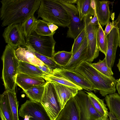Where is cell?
I'll return each instance as SVG.
<instances>
[{
  "mask_svg": "<svg viewBox=\"0 0 120 120\" xmlns=\"http://www.w3.org/2000/svg\"><path fill=\"white\" fill-rule=\"evenodd\" d=\"M53 35H40L34 31L26 38L27 47L39 54L52 58L55 54L56 43L53 38Z\"/></svg>",
  "mask_w": 120,
  "mask_h": 120,
  "instance_id": "cell-5",
  "label": "cell"
},
{
  "mask_svg": "<svg viewBox=\"0 0 120 120\" xmlns=\"http://www.w3.org/2000/svg\"><path fill=\"white\" fill-rule=\"evenodd\" d=\"M72 70L84 77L93 88L99 91L102 96L105 97L116 91L117 80L113 76L109 77L102 74L95 68L90 63L83 61Z\"/></svg>",
  "mask_w": 120,
  "mask_h": 120,
  "instance_id": "cell-2",
  "label": "cell"
},
{
  "mask_svg": "<svg viewBox=\"0 0 120 120\" xmlns=\"http://www.w3.org/2000/svg\"><path fill=\"white\" fill-rule=\"evenodd\" d=\"M54 85L58 101L61 110L67 102L74 97L80 90L75 88L52 82Z\"/></svg>",
  "mask_w": 120,
  "mask_h": 120,
  "instance_id": "cell-15",
  "label": "cell"
},
{
  "mask_svg": "<svg viewBox=\"0 0 120 120\" xmlns=\"http://www.w3.org/2000/svg\"><path fill=\"white\" fill-rule=\"evenodd\" d=\"M114 27L113 21L112 22H109L106 26L104 32L105 35L107 36L110 32Z\"/></svg>",
  "mask_w": 120,
  "mask_h": 120,
  "instance_id": "cell-36",
  "label": "cell"
},
{
  "mask_svg": "<svg viewBox=\"0 0 120 120\" xmlns=\"http://www.w3.org/2000/svg\"><path fill=\"white\" fill-rule=\"evenodd\" d=\"M15 52L19 61L27 62L36 66L45 64L31 51L25 48L19 47L15 50Z\"/></svg>",
  "mask_w": 120,
  "mask_h": 120,
  "instance_id": "cell-19",
  "label": "cell"
},
{
  "mask_svg": "<svg viewBox=\"0 0 120 120\" xmlns=\"http://www.w3.org/2000/svg\"><path fill=\"white\" fill-rule=\"evenodd\" d=\"M87 41L86 37L78 50L72 54V57L68 64L63 67L64 69L72 70L75 69L86 57Z\"/></svg>",
  "mask_w": 120,
  "mask_h": 120,
  "instance_id": "cell-17",
  "label": "cell"
},
{
  "mask_svg": "<svg viewBox=\"0 0 120 120\" xmlns=\"http://www.w3.org/2000/svg\"><path fill=\"white\" fill-rule=\"evenodd\" d=\"M19 115L25 120H51L40 102L30 100L21 105Z\"/></svg>",
  "mask_w": 120,
  "mask_h": 120,
  "instance_id": "cell-9",
  "label": "cell"
},
{
  "mask_svg": "<svg viewBox=\"0 0 120 120\" xmlns=\"http://www.w3.org/2000/svg\"><path fill=\"white\" fill-rule=\"evenodd\" d=\"M37 66L42 71L46 74L47 75H51L53 72V70L45 64Z\"/></svg>",
  "mask_w": 120,
  "mask_h": 120,
  "instance_id": "cell-35",
  "label": "cell"
},
{
  "mask_svg": "<svg viewBox=\"0 0 120 120\" xmlns=\"http://www.w3.org/2000/svg\"><path fill=\"white\" fill-rule=\"evenodd\" d=\"M94 67L99 72L109 77H111L114 74L112 69L110 68L107 64L105 57L103 60H99L96 63H92Z\"/></svg>",
  "mask_w": 120,
  "mask_h": 120,
  "instance_id": "cell-31",
  "label": "cell"
},
{
  "mask_svg": "<svg viewBox=\"0 0 120 120\" xmlns=\"http://www.w3.org/2000/svg\"><path fill=\"white\" fill-rule=\"evenodd\" d=\"M26 49L31 51L37 57L53 70L56 69H63V67L57 64L52 58H49L39 54L34 50L27 47Z\"/></svg>",
  "mask_w": 120,
  "mask_h": 120,
  "instance_id": "cell-32",
  "label": "cell"
},
{
  "mask_svg": "<svg viewBox=\"0 0 120 120\" xmlns=\"http://www.w3.org/2000/svg\"><path fill=\"white\" fill-rule=\"evenodd\" d=\"M92 15H88L83 18L87 41L86 59L85 61L89 63L93 61L98 56L100 51L97 41L98 26L90 22Z\"/></svg>",
  "mask_w": 120,
  "mask_h": 120,
  "instance_id": "cell-6",
  "label": "cell"
},
{
  "mask_svg": "<svg viewBox=\"0 0 120 120\" xmlns=\"http://www.w3.org/2000/svg\"><path fill=\"white\" fill-rule=\"evenodd\" d=\"M15 51L7 44L2 56V78L5 89L6 90L14 92H15L16 79L19 61L16 56Z\"/></svg>",
  "mask_w": 120,
  "mask_h": 120,
  "instance_id": "cell-4",
  "label": "cell"
},
{
  "mask_svg": "<svg viewBox=\"0 0 120 120\" xmlns=\"http://www.w3.org/2000/svg\"><path fill=\"white\" fill-rule=\"evenodd\" d=\"M45 85L33 86L24 92L30 100L40 102L44 93Z\"/></svg>",
  "mask_w": 120,
  "mask_h": 120,
  "instance_id": "cell-24",
  "label": "cell"
},
{
  "mask_svg": "<svg viewBox=\"0 0 120 120\" xmlns=\"http://www.w3.org/2000/svg\"><path fill=\"white\" fill-rule=\"evenodd\" d=\"M0 116L1 120H7L0 111Z\"/></svg>",
  "mask_w": 120,
  "mask_h": 120,
  "instance_id": "cell-43",
  "label": "cell"
},
{
  "mask_svg": "<svg viewBox=\"0 0 120 120\" xmlns=\"http://www.w3.org/2000/svg\"><path fill=\"white\" fill-rule=\"evenodd\" d=\"M87 94L91 103L96 111L102 116L108 118V109L104 100L99 98L92 92Z\"/></svg>",
  "mask_w": 120,
  "mask_h": 120,
  "instance_id": "cell-23",
  "label": "cell"
},
{
  "mask_svg": "<svg viewBox=\"0 0 120 120\" xmlns=\"http://www.w3.org/2000/svg\"><path fill=\"white\" fill-rule=\"evenodd\" d=\"M95 120H109L108 118L104 116H102L96 119Z\"/></svg>",
  "mask_w": 120,
  "mask_h": 120,
  "instance_id": "cell-42",
  "label": "cell"
},
{
  "mask_svg": "<svg viewBox=\"0 0 120 120\" xmlns=\"http://www.w3.org/2000/svg\"><path fill=\"white\" fill-rule=\"evenodd\" d=\"M108 116L109 120H119L110 112H108Z\"/></svg>",
  "mask_w": 120,
  "mask_h": 120,
  "instance_id": "cell-40",
  "label": "cell"
},
{
  "mask_svg": "<svg viewBox=\"0 0 120 120\" xmlns=\"http://www.w3.org/2000/svg\"><path fill=\"white\" fill-rule=\"evenodd\" d=\"M18 74L23 73L34 77H43L47 75L36 66L30 63L19 61Z\"/></svg>",
  "mask_w": 120,
  "mask_h": 120,
  "instance_id": "cell-20",
  "label": "cell"
},
{
  "mask_svg": "<svg viewBox=\"0 0 120 120\" xmlns=\"http://www.w3.org/2000/svg\"><path fill=\"white\" fill-rule=\"evenodd\" d=\"M97 41L100 51L105 55L106 54L107 48V40L102 27L99 24L98 25L97 35Z\"/></svg>",
  "mask_w": 120,
  "mask_h": 120,
  "instance_id": "cell-30",
  "label": "cell"
},
{
  "mask_svg": "<svg viewBox=\"0 0 120 120\" xmlns=\"http://www.w3.org/2000/svg\"><path fill=\"white\" fill-rule=\"evenodd\" d=\"M2 35L5 42L15 50L20 47H27L26 38L21 23L8 26L5 29Z\"/></svg>",
  "mask_w": 120,
  "mask_h": 120,
  "instance_id": "cell-10",
  "label": "cell"
},
{
  "mask_svg": "<svg viewBox=\"0 0 120 120\" xmlns=\"http://www.w3.org/2000/svg\"><path fill=\"white\" fill-rule=\"evenodd\" d=\"M117 83L116 85V88L118 92V94L120 96V81L117 80Z\"/></svg>",
  "mask_w": 120,
  "mask_h": 120,
  "instance_id": "cell-41",
  "label": "cell"
},
{
  "mask_svg": "<svg viewBox=\"0 0 120 120\" xmlns=\"http://www.w3.org/2000/svg\"><path fill=\"white\" fill-rule=\"evenodd\" d=\"M94 17L91 19L90 22L92 24L98 26L100 23L96 14L95 7L94 9Z\"/></svg>",
  "mask_w": 120,
  "mask_h": 120,
  "instance_id": "cell-38",
  "label": "cell"
},
{
  "mask_svg": "<svg viewBox=\"0 0 120 120\" xmlns=\"http://www.w3.org/2000/svg\"><path fill=\"white\" fill-rule=\"evenodd\" d=\"M80 112L79 106L74 96L67 102L56 120H80Z\"/></svg>",
  "mask_w": 120,
  "mask_h": 120,
  "instance_id": "cell-14",
  "label": "cell"
},
{
  "mask_svg": "<svg viewBox=\"0 0 120 120\" xmlns=\"http://www.w3.org/2000/svg\"><path fill=\"white\" fill-rule=\"evenodd\" d=\"M120 58L118 62L117 65L119 71L120 72Z\"/></svg>",
  "mask_w": 120,
  "mask_h": 120,
  "instance_id": "cell-44",
  "label": "cell"
},
{
  "mask_svg": "<svg viewBox=\"0 0 120 120\" xmlns=\"http://www.w3.org/2000/svg\"><path fill=\"white\" fill-rule=\"evenodd\" d=\"M38 18L58 26L68 27L70 19L68 13L57 0H41Z\"/></svg>",
  "mask_w": 120,
  "mask_h": 120,
  "instance_id": "cell-3",
  "label": "cell"
},
{
  "mask_svg": "<svg viewBox=\"0 0 120 120\" xmlns=\"http://www.w3.org/2000/svg\"><path fill=\"white\" fill-rule=\"evenodd\" d=\"M113 22L114 26L116 27L118 30L120 41L119 47L120 48V12L117 18Z\"/></svg>",
  "mask_w": 120,
  "mask_h": 120,
  "instance_id": "cell-37",
  "label": "cell"
},
{
  "mask_svg": "<svg viewBox=\"0 0 120 120\" xmlns=\"http://www.w3.org/2000/svg\"><path fill=\"white\" fill-rule=\"evenodd\" d=\"M38 22V20L35 17L34 15H33L22 24L26 38L30 35L34 31Z\"/></svg>",
  "mask_w": 120,
  "mask_h": 120,
  "instance_id": "cell-27",
  "label": "cell"
},
{
  "mask_svg": "<svg viewBox=\"0 0 120 120\" xmlns=\"http://www.w3.org/2000/svg\"><path fill=\"white\" fill-rule=\"evenodd\" d=\"M47 82L42 77H34L23 73H19L17 75L16 83L25 92L33 86L46 84Z\"/></svg>",
  "mask_w": 120,
  "mask_h": 120,
  "instance_id": "cell-16",
  "label": "cell"
},
{
  "mask_svg": "<svg viewBox=\"0 0 120 120\" xmlns=\"http://www.w3.org/2000/svg\"><path fill=\"white\" fill-rule=\"evenodd\" d=\"M6 90L0 95V111L7 120H13Z\"/></svg>",
  "mask_w": 120,
  "mask_h": 120,
  "instance_id": "cell-28",
  "label": "cell"
},
{
  "mask_svg": "<svg viewBox=\"0 0 120 120\" xmlns=\"http://www.w3.org/2000/svg\"><path fill=\"white\" fill-rule=\"evenodd\" d=\"M109 112L120 120V96L116 93L106 95L105 98Z\"/></svg>",
  "mask_w": 120,
  "mask_h": 120,
  "instance_id": "cell-21",
  "label": "cell"
},
{
  "mask_svg": "<svg viewBox=\"0 0 120 120\" xmlns=\"http://www.w3.org/2000/svg\"><path fill=\"white\" fill-rule=\"evenodd\" d=\"M72 55L71 52L59 51L55 53L52 59L57 64L63 67L68 64Z\"/></svg>",
  "mask_w": 120,
  "mask_h": 120,
  "instance_id": "cell-29",
  "label": "cell"
},
{
  "mask_svg": "<svg viewBox=\"0 0 120 120\" xmlns=\"http://www.w3.org/2000/svg\"><path fill=\"white\" fill-rule=\"evenodd\" d=\"M43 78L46 82H55L62 85L77 88L80 90L82 89L80 86L53 72L51 74L47 75Z\"/></svg>",
  "mask_w": 120,
  "mask_h": 120,
  "instance_id": "cell-26",
  "label": "cell"
},
{
  "mask_svg": "<svg viewBox=\"0 0 120 120\" xmlns=\"http://www.w3.org/2000/svg\"><path fill=\"white\" fill-rule=\"evenodd\" d=\"M82 90L75 96L81 110L80 120H95L102 116L92 105L87 94Z\"/></svg>",
  "mask_w": 120,
  "mask_h": 120,
  "instance_id": "cell-11",
  "label": "cell"
},
{
  "mask_svg": "<svg viewBox=\"0 0 120 120\" xmlns=\"http://www.w3.org/2000/svg\"><path fill=\"white\" fill-rule=\"evenodd\" d=\"M40 103L51 120H56L61 109L52 82H47Z\"/></svg>",
  "mask_w": 120,
  "mask_h": 120,
  "instance_id": "cell-8",
  "label": "cell"
},
{
  "mask_svg": "<svg viewBox=\"0 0 120 120\" xmlns=\"http://www.w3.org/2000/svg\"><path fill=\"white\" fill-rule=\"evenodd\" d=\"M48 25L50 30L52 33L55 32V31L58 28L56 25L52 23L48 22Z\"/></svg>",
  "mask_w": 120,
  "mask_h": 120,
  "instance_id": "cell-39",
  "label": "cell"
},
{
  "mask_svg": "<svg viewBox=\"0 0 120 120\" xmlns=\"http://www.w3.org/2000/svg\"><path fill=\"white\" fill-rule=\"evenodd\" d=\"M8 102L13 120H19L18 113L19 103L16 92L7 90Z\"/></svg>",
  "mask_w": 120,
  "mask_h": 120,
  "instance_id": "cell-25",
  "label": "cell"
},
{
  "mask_svg": "<svg viewBox=\"0 0 120 120\" xmlns=\"http://www.w3.org/2000/svg\"><path fill=\"white\" fill-rule=\"evenodd\" d=\"M120 81V78L119 79H118Z\"/></svg>",
  "mask_w": 120,
  "mask_h": 120,
  "instance_id": "cell-45",
  "label": "cell"
},
{
  "mask_svg": "<svg viewBox=\"0 0 120 120\" xmlns=\"http://www.w3.org/2000/svg\"><path fill=\"white\" fill-rule=\"evenodd\" d=\"M86 37L85 28L74 39V41L71 51L72 54H74L79 48Z\"/></svg>",
  "mask_w": 120,
  "mask_h": 120,
  "instance_id": "cell-34",
  "label": "cell"
},
{
  "mask_svg": "<svg viewBox=\"0 0 120 120\" xmlns=\"http://www.w3.org/2000/svg\"><path fill=\"white\" fill-rule=\"evenodd\" d=\"M39 22L34 31L38 35L41 36H49L54 34L55 32L52 33L49 29L48 22L42 20L38 19Z\"/></svg>",
  "mask_w": 120,
  "mask_h": 120,
  "instance_id": "cell-33",
  "label": "cell"
},
{
  "mask_svg": "<svg viewBox=\"0 0 120 120\" xmlns=\"http://www.w3.org/2000/svg\"><path fill=\"white\" fill-rule=\"evenodd\" d=\"M53 72L80 86L82 89L89 91H94L95 92L97 91L93 88L84 77L73 70L57 68L53 70Z\"/></svg>",
  "mask_w": 120,
  "mask_h": 120,
  "instance_id": "cell-12",
  "label": "cell"
},
{
  "mask_svg": "<svg viewBox=\"0 0 120 120\" xmlns=\"http://www.w3.org/2000/svg\"><path fill=\"white\" fill-rule=\"evenodd\" d=\"M41 0H2L0 17L1 26L22 24L34 15L39 7Z\"/></svg>",
  "mask_w": 120,
  "mask_h": 120,
  "instance_id": "cell-1",
  "label": "cell"
},
{
  "mask_svg": "<svg viewBox=\"0 0 120 120\" xmlns=\"http://www.w3.org/2000/svg\"><path fill=\"white\" fill-rule=\"evenodd\" d=\"M57 0L66 10L70 17L67 37L75 39L85 28L83 20H81L78 10L74 4L76 0Z\"/></svg>",
  "mask_w": 120,
  "mask_h": 120,
  "instance_id": "cell-7",
  "label": "cell"
},
{
  "mask_svg": "<svg viewBox=\"0 0 120 120\" xmlns=\"http://www.w3.org/2000/svg\"><path fill=\"white\" fill-rule=\"evenodd\" d=\"M106 36L107 45L105 57L108 66L112 69L115 62L117 47L120 45L119 35L117 28L114 26Z\"/></svg>",
  "mask_w": 120,
  "mask_h": 120,
  "instance_id": "cell-13",
  "label": "cell"
},
{
  "mask_svg": "<svg viewBox=\"0 0 120 120\" xmlns=\"http://www.w3.org/2000/svg\"><path fill=\"white\" fill-rule=\"evenodd\" d=\"M96 12L100 24L102 26L109 22L111 13L109 8L110 2L107 0H94Z\"/></svg>",
  "mask_w": 120,
  "mask_h": 120,
  "instance_id": "cell-18",
  "label": "cell"
},
{
  "mask_svg": "<svg viewBox=\"0 0 120 120\" xmlns=\"http://www.w3.org/2000/svg\"><path fill=\"white\" fill-rule=\"evenodd\" d=\"M75 3L81 21L88 15L94 16L95 7L94 0H77Z\"/></svg>",
  "mask_w": 120,
  "mask_h": 120,
  "instance_id": "cell-22",
  "label": "cell"
},
{
  "mask_svg": "<svg viewBox=\"0 0 120 120\" xmlns=\"http://www.w3.org/2000/svg\"></svg>",
  "mask_w": 120,
  "mask_h": 120,
  "instance_id": "cell-46",
  "label": "cell"
}]
</instances>
